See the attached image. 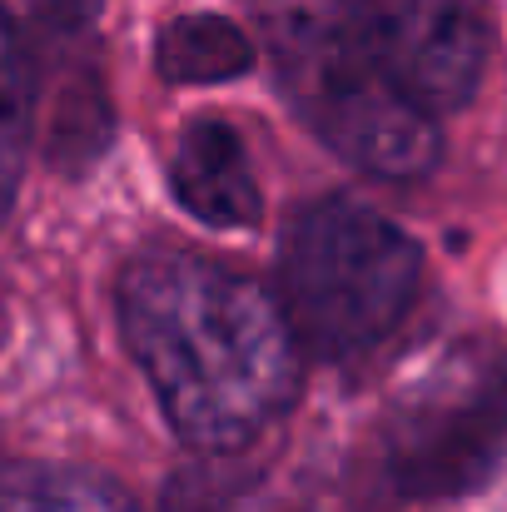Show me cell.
<instances>
[{"instance_id": "cell-10", "label": "cell", "mask_w": 507, "mask_h": 512, "mask_svg": "<svg viewBox=\"0 0 507 512\" xmlns=\"http://www.w3.org/2000/svg\"><path fill=\"white\" fill-rule=\"evenodd\" d=\"M169 512H219V508H214L209 498H174V503H169Z\"/></svg>"}, {"instance_id": "cell-2", "label": "cell", "mask_w": 507, "mask_h": 512, "mask_svg": "<svg viewBox=\"0 0 507 512\" xmlns=\"http://www.w3.org/2000/svg\"><path fill=\"white\" fill-rule=\"evenodd\" d=\"M423 279L418 244L358 199H319L284 249V314L299 348L353 358L383 339Z\"/></svg>"}, {"instance_id": "cell-1", "label": "cell", "mask_w": 507, "mask_h": 512, "mask_svg": "<svg viewBox=\"0 0 507 512\" xmlns=\"http://www.w3.org/2000/svg\"><path fill=\"white\" fill-rule=\"evenodd\" d=\"M120 329L199 453H239L299 388V339L284 304L249 274L184 249H150L120 274Z\"/></svg>"}, {"instance_id": "cell-3", "label": "cell", "mask_w": 507, "mask_h": 512, "mask_svg": "<svg viewBox=\"0 0 507 512\" xmlns=\"http://www.w3.org/2000/svg\"><path fill=\"white\" fill-rule=\"evenodd\" d=\"M507 448V353L458 343L393 393L368 463L403 503L463 498L498 468Z\"/></svg>"}, {"instance_id": "cell-4", "label": "cell", "mask_w": 507, "mask_h": 512, "mask_svg": "<svg viewBox=\"0 0 507 512\" xmlns=\"http://www.w3.org/2000/svg\"><path fill=\"white\" fill-rule=\"evenodd\" d=\"M284 85L304 120L358 170L423 179L443 155L433 110L358 45L334 10L284 30Z\"/></svg>"}, {"instance_id": "cell-7", "label": "cell", "mask_w": 507, "mask_h": 512, "mask_svg": "<svg viewBox=\"0 0 507 512\" xmlns=\"http://www.w3.org/2000/svg\"><path fill=\"white\" fill-rule=\"evenodd\" d=\"M249 65L254 45L224 15H179L155 45V70L169 85H219L249 75Z\"/></svg>"}, {"instance_id": "cell-8", "label": "cell", "mask_w": 507, "mask_h": 512, "mask_svg": "<svg viewBox=\"0 0 507 512\" xmlns=\"http://www.w3.org/2000/svg\"><path fill=\"white\" fill-rule=\"evenodd\" d=\"M30 125H35V80L30 55L15 35V25L0 10V224L15 204L25 155H30Z\"/></svg>"}, {"instance_id": "cell-6", "label": "cell", "mask_w": 507, "mask_h": 512, "mask_svg": "<svg viewBox=\"0 0 507 512\" xmlns=\"http://www.w3.org/2000/svg\"><path fill=\"white\" fill-rule=\"evenodd\" d=\"M169 184L174 199L209 229H254L264 214L244 140L224 120L184 125L179 150L169 160Z\"/></svg>"}, {"instance_id": "cell-5", "label": "cell", "mask_w": 507, "mask_h": 512, "mask_svg": "<svg viewBox=\"0 0 507 512\" xmlns=\"http://www.w3.org/2000/svg\"><path fill=\"white\" fill-rule=\"evenodd\" d=\"M334 15L428 110L473 100L488 65V30L473 0H338Z\"/></svg>"}, {"instance_id": "cell-9", "label": "cell", "mask_w": 507, "mask_h": 512, "mask_svg": "<svg viewBox=\"0 0 507 512\" xmlns=\"http://www.w3.org/2000/svg\"><path fill=\"white\" fill-rule=\"evenodd\" d=\"M0 512H140L130 493L80 468H10L0 473Z\"/></svg>"}]
</instances>
